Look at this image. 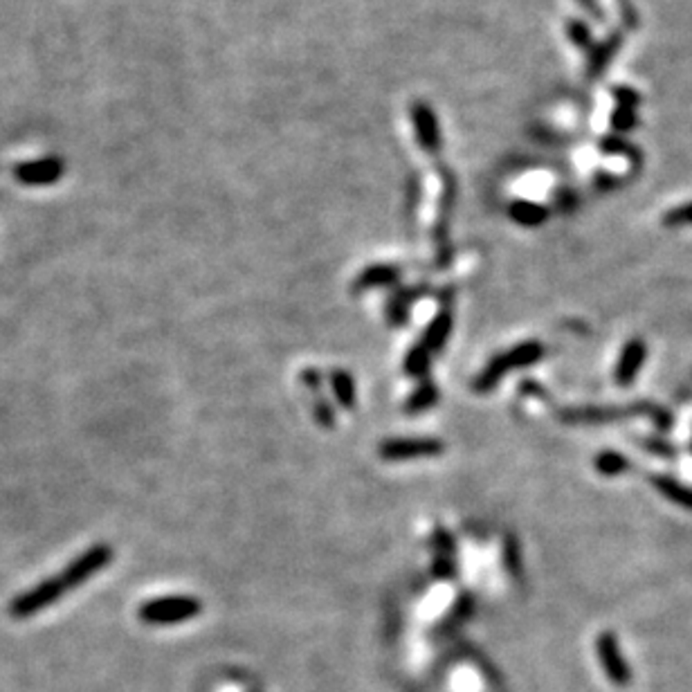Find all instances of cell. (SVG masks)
<instances>
[{
    "label": "cell",
    "instance_id": "cell-15",
    "mask_svg": "<svg viewBox=\"0 0 692 692\" xmlns=\"http://www.w3.org/2000/svg\"><path fill=\"white\" fill-rule=\"evenodd\" d=\"M394 281H398V270H396L394 265H371V268L362 270L353 288H378V286H389L394 284Z\"/></svg>",
    "mask_w": 692,
    "mask_h": 692
},
{
    "label": "cell",
    "instance_id": "cell-21",
    "mask_svg": "<svg viewBox=\"0 0 692 692\" xmlns=\"http://www.w3.org/2000/svg\"><path fill=\"white\" fill-rule=\"evenodd\" d=\"M313 412H315V419H318V423L322 425V428H326V429L335 428V412H333V407L322 398V396H318V398H315Z\"/></svg>",
    "mask_w": 692,
    "mask_h": 692
},
{
    "label": "cell",
    "instance_id": "cell-17",
    "mask_svg": "<svg viewBox=\"0 0 692 692\" xmlns=\"http://www.w3.org/2000/svg\"><path fill=\"white\" fill-rule=\"evenodd\" d=\"M594 468H596L602 476H618L630 468V461H627L625 454L614 452V450H605V452H601L594 459Z\"/></svg>",
    "mask_w": 692,
    "mask_h": 692
},
{
    "label": "cell",
    "instance_id": "cell-12",
    "mask_svg": "<svg viewBox=\"0 0 692 692\" xmlns=\"http://www.w3.org/2000/svg\"><path fill=\"white\" fill-rule=\"evenodd\" d=\"M412 117L421 145L428 146V149H434V146L438 149V124L434 113L428 106H423V104H419V106H413Z\"/></svg>",
    "mask_w": 692,
    "mask_h": 692
},
{
    "label": "cell",
    "instance_id": "cell-19",
    "mask_svg": "<svg viewBox=\"0 0 692 692\" xmlns=\"http://www.w3.org/2000/svg\"><path fill=\"white\" fill-rule=\"evenodd\" d=\"M501 555H504L506 571H508L515 580H519V578H522V571H524V567H522V547H519V539L515 538L513 533H508L504 538Z\"/></svg>",
    "mask_w": 692,
    "mask_h": 692
},
{
    "label": "cell",
    "instance_id": "cell-4",
    "mask_svg": "<svg viewBox=\"0 0 692 692\" xmlns=\"http://www.w3.org/2000/svg\"><path fill=\"white\" fill-rule=\"evenodd\" d=\"M66 592H67V586H66V582L61 580V578L59 576L48 578V580H43V582H39L36 586H32L29 592L16 596L14 602H12L10 611H12V616H16V618H29V616L36 614V611L54 605V602H57Z\"/></svg>",
    "mask_w": 692,
    "mask_h": 692
},
{
    "label": "cell",
    "instance_id": "cell-3",
    "mask_svg": "<svg viewBox=\"0 0 692 692\" xmlns=\"http://www.w3.org/2000/svg\"><path fill=\"white\" fill-rule=\"evenodd\" d=\"M113 558H115V551H113L108 544H95V547L83 551L79 558H75L73 562L67 564L59 578L66 582L67 592H70V589H75V586H82L88 578L104 571V569L111 564Z\"/></svg>",
    "mask_w": 692,
    "mask_h": 692
},
{
    "label": "cell",
    "instance_id": "cell-5",
    "mask_svg": "<svg viewBox=\"0 0 692 692\" xmlns=\"http://www.w3.org/2000/svg\"><path fill=\"white\" fill-rule=\"evenodd\" d=\"M445 450L438 438H389L378 447L380 459L385 461H413V459L438 457Z\"/></svg>",
    "mask_w": 692,
    "mask_h": 692
},
{
    "label": "cell",
    "instance_id": "cell-9",
    "mask_svg": "<svg viewBox=\"0 0 692 692\" xmlns=\"http://www.w3.org/2000/svg\"><path fill=\"white\" fill-rule=\"evenodd\" d=\"M454 538L445 529H436L434 533V576L447 580L454 576Z\"/></svg>",
    "mask_w": 692,
    "mask_h": 692
},
{
    "label": "cell",
    "instance_id": "cell-14",
    "mask_svg": "<svg viewBox=\"0 0 692 692\" xmlns=\"http://www.w3.org/2000/svg\"><path fill=\"white\" fill-rule=\"evenodd\" d=\"M623 416V412L618 409H567L562 412L564 423H576V425H596V423H611L614 419Z\"/></svg>",
    "mask_w": 692,
    "mask_h": 692
},
{
    "label": "cell",
    "instance_id": "cell-18",
    "mask_svg": "<svg viewBox=\"0 0 692 692\" xmlns=\"http://www.w3.org/2000/svg\"><path fill=\"white\" fill-rule=\"evenodd\" d=\"M436 400H438V387L428 380V382H423L419 389L409 396L405 409H407L409 413H419V412H425V409L434 407V405H436Z\"/></svg>",
    "mask_w": 692,
    "mask_h": 692
},
{
    "label": "cell",
    "instance_id": "cell-11",
    "mask_svg": "<svg viewBox=\"0 0 692 692\" xmlns=\"http://www.w3.org/2000/svg\"><path fill=\"white\" fill-rule=\"evenodd\" d=\"M652 484H654V488H657V491H659L661 495L665 497V499H670L672 504L681 506V508L692 510V488L683 486L681 481L672 479V476H668V475H654Z\"/></svg>",
    "mask_w": 692,
    "mask_h": 692
},
{
    "label": "cell",
    "instance_id": "cell-20",
    "mask_svg": "<svg viewBox=\"0 0 692 692\" xmlns=\"http://www.w3.org/2000/svg\"><path fill=\"white\" fill-rule=\"evenodd\" d=\"M429 362H432V353H429L423 344H416L412 351L407 353V358H405V371H407V375L419 378V375L428 374Z\"/></svg>",
    "mask_w": 692,
    "mask_h": 692
},
{
    "label": "cell",
    "instance_id": "cell-6",
    "mask_svg": "<svg viewBox=\"0 0 692 692\" xmlns=\"http://www.w3.org/2000/svg\"><path fill=\"white\" fill-rule=\"evenodd\" d=\"M645 358H648V344H645L643 340L634 337V340L627 342V344L623 346V351H620L618 362H616V369H614L616 382H618L620 387L632 385V382L639 378L641 369H643Z\"/></svg>",
    "mask_w": 692,
    "mask_h": 692
},
{
    "label": "cell",
    "instance_id": "cell-1",
    "mask_svg": "<svg viewBox=\"0 0 692 692\" xmlns=\"http://www.w3.org/2000/svg\"><path fill=\"white\" fill-rule=\"evenodd\" d=\"M544 358V346L539 342L531 340V342H522V344L513 346L508 351L499 353V356L492 358L488 362V366L479 374V378L475 380V391L479 394H486V391L495 389L497 382L504 378L508 371L515 369H524V366L535 365L538 360Z\"/></svg>",
    "mask_w": 692,
    "mask_h": 692
},
{
    "label": "cell",
    "instance_id": "cell-2",
    "mask_svg": "<svg viewBox=\"0 0 692 692\" xmlns=\"http://www.w3.org/2000/svg\"><path fill=\"white\" fill-rule=\"evenodd\" d=\"M202 611V605L193 596H164L145 602L138 611L142 623L146 625H176L192 620Z\"/></svg>",
    "mask_w": 692,
    "mask_h": 692
},
{
    "label": "cell",
    "instance_id": "cell-10",
    "mask_svg": "<svg viewBox=\"0 0 692 692\" xmlns=\"http://www.w3.org/2000/svg\"><path fill=\"white\" fill-rule=\"evenodd\" d=\"M450 333H452V313H450V311H441V313L429 322L421 344L434 356V353L441 351L445 342L450 340Z\"/></svg>",
    "mask_w": 692,
    "mask_h": 692
},
{
    "label": "cell",
    "instance_id": "cell-23",
    "mask_svg": "<svg viewBox=\"0 0 692 692\" xmlns=\"http://www.w3.org/2000/svg\"><path fill=\"white\" fill-rule=\"evenodd\" d=\"M302 380H303V385H306L308 389H313L315 394H318L319 387H322V374H319L315 366H308V369H303Z\"/></svg>",
    "mask_w": 692,
    "mask_h": 692
},
{
    "label": "cell",
    "instance_id": "cell-13",
    "mask_svg": "<svg viewBox=\"0 0 692 692\" xmlns=\"http://www.w3.org/2000/svg\"><path fill=\"white\" fill-rule=\"evenodd\" d=\"M508 216L513 218L517 225H526V227H538L547 221L548 212L547 207L538 205V202L531 201H515L513 205L508 207Z\"/></svg>",
    "mask_w": 692,
    "mask_h": 692
},
{
    "label": "cell",
    "instance_id": "cell-22",
    "mask_svg": "<svg viewBox=\"0 0 692 692\" xmlns=\"http://www.w3.org/2000/svg\"><path fill=\"white\" fill-rule=\"evenodd\" d=\"M665 225H692V205L679 207L665 216Z\"/></svg>",
    "mask_w": 692,
    "mask_h": 692
},
{
    "label": "cell",
    "instance_id": "cell-7",
    "mask_svg": "<svg viewBox=\"0 0 692 692\" xmlns=\"http://www.w3.org/2000/svg\"><path fill=\"white\" fill-rule=\"evenodd\" d=\"M596 649H598V657H601L602 661V668H605V672L609 674V679H614L616 683H625L627 677H630V672H627V664L623 661V657H620V648L616 636L609 634V632L598 636Z\"/></svg>",
    "mask_w": 692,
    "mask_h": 692
},
{
    "label": "cell",
    "instance_id": "cell-16",
    "mask_svg": "<svg viewBox=\"0 0 692 692\" xmlns=\"http://www.w3.org/2000/svg\"><path fill=\"white\" fill-rule=\"evenodd\" d=\"M331 387L333 394H335L337 403L344 409L356 407V380L349 371L335 369L331 371Z\"/></svg>",
    "mask_w": 692,
    "mask_h": 692
},
{
    "label": "cell",
    "instance_id": "cell-8",
    "mask_svg": "<svg viewBox=\"0 0 692 692\" xmlns=\"http://www.w3.org/2000/svg\"><path fill=\"white\" fill-rule=\"evenodd\" d=\"M63 176L61 160L48 158L16 167V178L25 185H52Z\"/></svg>",
    "mask_w": 692,
    "mask_h": 692
}]
</instances>
